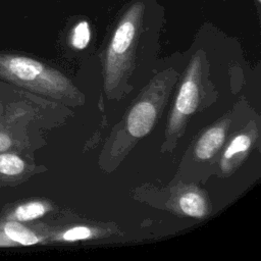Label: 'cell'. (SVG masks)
Listing matches in <instances>:
<instances>
[{"label": "cell", "instance_id": "8992f818", "mask_svg": "<svg viewBox=\"0 0 261 261\" xmlns=\"http://www.w3.org/2000/svg\"><path fill=\"white\" fill-rule=\"evenodd\" d=\"M180 210L192 217H202L207 211L204 198L197 192L191 191L182 194L178 200Z\"/></svg>", "mask_w": 261, "mask_h": 261}, {"label": "cell", "instance_id": "5bb4252c", "mask_svg": "<svg viewBox=\"0 0 261 261\" xmlns=\"http://www.w3.org/2000/svg\"><path fill=\"white\" fill-rule=\"evenodd\" d=\"M253 3L257 9V13L260 15L261 12V0H253Z\"/></svg>", "mask_w": 261, "mask_h": 261}, {"label": "cell", "instance_id": "5b68a950", "mask_svg": "<svg viewBox=\"0 0 261 261\" xmlns=\"http://www.w3.org/2000/svg\"><path fill=\"white\" fill-rule=\"evenodd\" d=\"M225 138V130L222 126L216 125L207 129L198 140L195 153L202 160L211 158L222 146Z\"/></svg>", "mask_w": 261, "mask_h": 261}, {"label": "cell", "instance_id": "3957f363", "mask_svg": "<svg viewBox=\"0 0 261 261\" xmlns=\"http://www.w3.org/2000/svg\"><path fill=\"white\" fill-rule=\"evenodd\" d=\"M200 68V57L198 55H195L190 63L189 70L180 86L174 103V109L169 119V133H174L178 130L185 119L190 114H192L198 107Z\"/></svg>", "mask_w": 261, "mask_h": 261}, {"label": "cell", "instance_id": "ba28073f", "mask_svg": "<svg viewBox=\"0 0 261 261\" xmlns=\"http://www.w3.org/2000/svg\"><path fill=\"white\" fill-rule=\"evenodd\" d=\"M91 40L90 22L86 18H81L74 22L69 32V43L76 50L85 49Z\"/></svg>", "mask_w": 261, "mask_h": 261}, {"label": "cell", "instance_id": "277c9868", "mask_svg": "<svg viewBox=\"0 0 261 261\" xmlns=\"http://www.w3.org/2000/svg\"><path fill=\"white\" fill-rule=\"evenodd\" d=\"M156 120V108L147 100L137 103L127 116V130L135 138L146 136Z\"/></svg>", "mask_w": 261, "mask_h": 261}, {"label": "cell", "instance_id": "6da1fadb", "mask_svg": "<svg viewBox=\"0 0 261 261\" xmlns=\"http://www.w3.org/2000/svg\"><path fill=\"white\" fill-rule=\"evenodd\" d=\"M160 7L157 0H130L123 7L106 50V90L116 87L125 69L129 67L146 23Z\"/></svg>", "mask_w": 261, "mask_h": 261}, {"label": "cell", "instance_id": "9c48e42d", "mask_svg": "<svg viewBox=\"0 0 261 261\" xmlns=\"http://www.w3.org/2000/svg\"><path fill=\"white\" fill-rule=\"evenodd\" d=\"M47 211V207L41 202H31L20 205L14 212V217L20 221H28L43 216Z\"/></svg>", "mask_w": 261, "mask_h": 261}, {"label": "cell", "instance_id": "4fadbf2b", "mask_svg": "<svg viewBox=\"0 0 261 261\" xmlns=\"http://www.w3.org/2000/svg\"><path fill=\"white\" fill-rule=\"evenodd\" d=\"M10 146H11L10 138L5 134L0 133V151L7 150Z\"/></svg>", "mask_w": 261, "mask_h": 261}, {"label": "cell", "instance_id": "7a4b0ae2", "mask_svg": "<svg viewBox=\"0 0 261 261\" xmlns=\"http://www.w3.org/2000/svg\"><path fill=\"white\" fill-rule=\"evenodd\" d=\"M0 64L16 81L55 97H75L76 89L60 72L25 56H2Z\"/></svg>", "mask_w": 261, "mask_h": 261}, {"label": "cell", "instance_id": "9a60e30c", "mask_svg": "<svg viewBox=\"0 0 261 261\" xmlns=\"http://www.w3.org/2000/svg\"><path fill=\"white\" fill-rule=\"evenodd\" d=\"M222 1H224V0H222Z\"/></svg>", "mask_w": 261, "mask_h": 261}, {"label": "cell", "instance_id": "8fae6325", "mask_svg": "<svg viewBox=\"0 0 261 261\" xmlns=\"http://www.w3.org/2000/svg\"><path fill=\"white\" fill-rule=\"evenodd\" d=\"M24 168V162L14 154L0 155V173L6 175L19 174Z\"/></svg>", "mask_w": 261, "mask_h": 261}, {"label": "cell", "instance_id": "52a82bcc", "mask_svg": "<svg viewBox=\"0 0 261 261\" xmlns=\"http://www.w3.org/2000/svg\"><path fill=\"white\" fill-rule=\"evenodd\" d=\"M4 231L10 240L24 246L34 245L39 242V238L32 230L16 221H8L4 226Z\"/></svg>", "mask_w": 261, "mask_h": 261}, {"label": "cell", "instance_id": "30bf717a", "mask_svg": "<svg viewBox=\"0 0 261 261\" xmlns=\"http://www.w3.org/2000/svg\"><path fill=\"white\" fill-rule=\"evenodd\" d=\"M251 144H252V139L250 136L246 134L238 135L231 140L228 147L225 149L223 154V160L228 162L234 156L246 153L251 147Z\"/></svg>", "mask_w": 261, "mask_h": 261}, {"label": "cell", "instance_id": "7c38bea8", "mask_svg": "<svg viewBox=\"0 0 261 261\" xmlns=\"http://www.w3.org/2000/svg\"><path fill=\"white\" fill-rule=\"evenodd\" d=\"M92 236V231L89 227L86 226H74L69 229H67L62 238L65 241L68 242H74V241H80V240H86L89 239Z\"/></svg>", "mask_w": 261, "mask_h": 261}]
</instances>
